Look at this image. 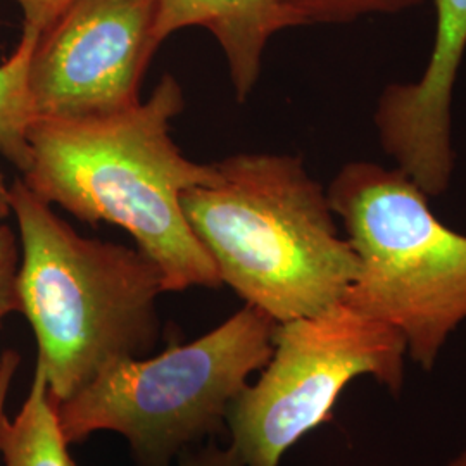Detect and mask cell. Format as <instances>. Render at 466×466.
Returning a JSON list of instances; mask_svg holds the SVG:
<instances>
[{"mask_svg":"<svg viewBox=\"0 0 466 466\" xmlns=\"http://www.w3.org/2000/svg\"><path fill=\"white\" fill-rule=\"evenodd\" d=\"M184 90L165 75L149 99L106 116L35 117L23 180L40 199L86 223H113L159 268L167 292L217 289V265L190 230L182 196L217 180L215 163L185 157L169 125Z\"/></svg>","mask_w":466,"mask_h":466,"instance_id":"obj_1","label":"cell"},{"mask_svg":"<svg viewBox=\"0 0 466 466\" xmlns=\"http://www.w3.org/2000/svg\"><path fill=\"white\" fill-rule=\"evenodd\" d=\"M182 196L187 223L221 283L277 323L344 299L360 263L327 190L289 154H235Z\"/></svg>","mask_w":466,"mask_h":466,"instance_id":"obj_2","label":"cell"},{"mask_svg":"<svg viewBox=\"0 0 466 466\" xmlns=\"http://www.w3.org/2000/svg\"><path fill=\"white\" fill-rule=\"evenodd\" d=\"M19 227L17 289L57 404L123 360L156 346L165 294L159 268L140 249L88 238L57 217L23 178L11 185Z\"/></svg>","mask_w":466,"mask_h":466,"instance_id":"obj_3","label":"cell"},{"mask_svg":"<svg viewBox=\"0 0 466 466\" xmlns=\"http://www.w3.org/2000/svg\"><path fill=\"white\" fill-rule=\"evenodd\" d=\"M327 196L360 263L344 299L394 327L431 371L466 321V235L433 215L431 196L400 167L352 161Z\"/></svg>","mask_w":466,"mask_h":466,"instance_id":"obj_4","label":"cell"},{"mask_svg":"<svg viewBox=\"0 0 466 466\" xmlns=\"http://www.w3.org/2000/svg\"><path fill=\"white\" fill-rule=\"evenodd\" d=\"M277 321L246 304L211 332L130 358L57 404L67 444L116 432L138 466H171L227 427L233 400L267 367Z\"/></svg>","mask_w":466,"mask_h":466,"instance_id":"obj_5","label":"cell"},{"mask_svg":"<svg viewBox=\"0 0 466 466\" xmlns=\"http://www.w3.org/2000/svg\"><path fill=\"white\" fill-rule=\"evenodd\" d=\"M406 356V340L394 327L346 299L277 323L267 367L230 406V446L246 466L280 465L287 451L329 421L358 377H371L400 398Z\"/></svg>","mask_w":466,"mask_h":466,"instance_id":"obj_6","label":"cell"},{"mask_svg":"<svg viewBox=\"0 0 466 466\" xmlns=\"http://www.w3.org/2000/svg\"><path fill=\"white\" fill-rule=\"evenodd\" d=\"M157 0H73L35 46L28 90L35 117L106 116L140 102Z\"/></svg>","mask_w":466,"mask_h":466,"instance_id":"obj_7","label":"cell"},{"mask_svg":"<svg viewBox=\"0 0 466 466\" xmlns=\"http://www.w3.org/2000/svg\"><path fill=\"white\" fill-rule=\"evenodd\" d=\"M435 38L423 75L383 88L375 127L382 149L429 196L448 190L454 173L452 94L466 50V0H433Z\"/></svg>","mask_w":466,"mask_h":466,"instance_id":"obj_8","label":"cell"},{"mask_svg":"<svg viewBox=\"0 0 466 466\" xmlns=\"http://www.w3.org/2000/svg\"><path fill=\"white\" fill-rule=\"evenodd\" d=\"M188 26H202L215 35L235 96L244 102L259 80L269 38L285 28L300 26V21L279 0H157V46Z\"/></svg>","mask_w":466,"mask_h":466,"instance_id":"obj_9","label":"cell"},{"mask_svg":"<svg viewBox=\"0 0 466 466\" xmlns=\"http://www.w3.org/2000/svg\"><path fill=\"white\" fill-rule=\"evenodd\" d=\"M59 425L57 400L44 373L35 367L30 392L13 420L0 427L4 466H76Z\"/></svg>","mask_w":466,"mask_h":466,"instance_id":"obj_10","label":"cell"},{"mask_svg":"<svg viewBox=\"0 0 466 466\" xmlns=\"http://www.w3.org/2000/svg\"><path fill=\"white\" fill-rule=\"evenodd\" d=\"M36 40V35L23 32L15 52L0 65V154L21 173L32 159L28 130L35 116L28 69Z\"/></svg>","mask_w":466,"mask_h":466,"instance_id":"obj_11","label":"cell"},{"mask_svg":"<svg viewBox=\"0 0 466 466\" xmlns=\"http://www.w3.org/2000/svg\"><path fill=\"white\" fill-rule=\"evenodd\" d=\"M300 25L350 23L368 15H394L423 0H279Z\"/></svg>","mask_w":466,"mask_h":466,"instance_id":"obj_12","label":"cell"},{"mask_svg":"<svg viewBox=\"0 0 466 466\" xmlns=\"http://www.w3.org/2000/svg\"><path fill=\"white\" fill-rule=\"evenodd\" d=\"M21 249L11 227L0 223V323L11 313L21 311L17 275Z\"/></svg>","mask_w":466,"mask_h":466,"instance_id":"obj_13","label":"cell"},{"mask_svg":"<svg viewBox=\"0 0 466 466\" xmlns=\"http://www.w3.org/2000/svg\"><path fill=\"white\" fill-rule=\"evenodd\" d=\"M23 13V32L44 34L73 0H16Z\"/></svg>","mask_w":466,"mask_h":466,"instance_id":"obj_14","label":"cell"},{"mask_svg":"<svg viewBox=\"0 0 466 466\" xmlns=\"http://www.w3.org/2000/svg\"><path fill=\"white\" fill-rule=\"evenodd\" d=\"M175 466H246L232 446L204 442L182 454Z\"/></svg>","mask_w":466,"mask_h":466,"instance_id":"obj_15","label":"cell"},{"mask_svg":"<svg viewBox=\"0 0 466 466\" xmlns=\"http://www.w3.org/2000/svg\"><path fill=\"white\" fill-rule=\"evenodd\" d=\"M19 354L15 350H5L2 352V370H0V427L5 418V402L9 396V389L13 379L16 375L17 367H19Z\"/></svg>","mask_w":466,"mask_h":466,"instance_id":"obj_16","label":"cell"},{"mask_svg":"<svg viewBox=\"0 0 466 466\" xmlns=\"http://www.w3.org/2000/svg\"><path fill=\"white\" fill-rule=\"evenodd\" d=\"M13 215L11 208V187L5 184V178L0 171V221Z\"/></svg>","mask_w":466,"mask_h":466,"instance_id":"obj_17","label":"cell"},{"mask_svg":"<svg viewBox=\"0 0 466 466\" xmlns=\"http://www.w3.org/2000/svg\"><path fill=\"white\" fill-rule=\"evenodd\" d=\"M446 466H466V448L460 451Z\"/></svg>","mask_w":466,"mask_h":466,"instance_id":"obj_18","label":"cell"},{"mask_svg":"<svg viewBox=\"0 0 466 466\" xmlns=\"http://www.w3.org/2000/svg\"><path fill=\"white\" fill-rule=\"evenodd\" d=\"M0 370H2V354H0Z\"/></svg>","mask_w":466,"mask_h":466,"instance_id":"obj_19","label":"cell"}]
</instances>
